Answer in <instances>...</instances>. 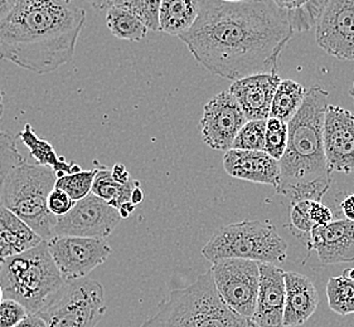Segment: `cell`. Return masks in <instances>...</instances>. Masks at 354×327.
<instances>
[{"instance_id": "1", "label": "cell", "mask_w": 354, "mask_h": 327, "mask_svg": "<svg viewBox=\"0 0 354 327\" xmlns=\"http://www.w3.org/2000/svg\"><path fill=\"white\" fill-rule=\"evenodd\" d=\"M294 33L272 0H199L197 21L179 38L202 67L234 82L277 73L280 54Z\"/></svg>"}, {"instance_id": "2", "label": "cell", "mask_w": 354, "mask_h": 327, "mask_svg": "<svg viewBox=\"0 0 354 327\" xmlns=\"http://www.w3.org/2000/svg\"><path fill=\"white\" fill-rule=\"evenodd\" d=\"M85 9L66 0H19L0 23V59L46 75L70 63Z\"/></svg>"}, {"instance_id": "3", "label": "cell", "mask_w": 354, "mask_h": 327, "mask_svg": "<svg viewBox=\"0 0 354 327\" xmlns=\"http://www.w3.org/2000/svg\"><path fill=\"white\" fill-rule=\"evenodd\" d=\"M329 93L313 86L289 126V140L280 163L277 192L292 204L301 200L322 201L332 185V171L324 150V119Z\"/></svg>"}, {"instance_id": "4", "label": "cell", "mask_w": 354, "mask_h": 327, "mask_svg": "<svg viewBox=\"0 0 354 327\" xmlns=\"http://www.w3.org/2000/svg\"><path fill=\"white\" fill-rule=\"evenodd\" d=\"M140 327H256L221 299L207 270L185 288H178L159 304L154 316Z\"/></svg>"}, {"instance_id": "5", "label": "cell", "mask_w": 354, "mask_h": 327, "mask_svg": "<svg viewBox=\"0 0 354 327\" xmlns=\"http://www.w3.org/2000/svg\"><path fill=\"white\" fill-rule=\"evenodd\" d=\"M0 285L4 299H15L35 315L50 306L67 282L50 256L48 243L43 241L0 262Z\"/></svg>"}, {"instance_id": "6", "label": "cell", "mask_w": 354, "mask_h": 327, "mask_svg": "<svg viewBox=\"0 0 354 327\" xmlns=\"http://www.w3.org/2000/svg\"><path fill=\"white\" fill-rule=\"evenodd\" d=\"M57 179L50 168L24 161L8 175L0 199L47 242L55 238L57 217L48 209V197Z\"/></svg>"}, {"instance_id": "7", "label": "cell", "mask_w": 354, "mask_h": 327, "mask_svg": "<svg viewBox=\"0 0 354 327\" xmlns=\"http://www.w3.org/2000/svg\"><path fill=\"white\" fill-rule=\"evenodd\" d=\"M202 256L211 264L231 258L281 264L288 257V243L268 221H241L216 229L202 248Z\"/></svg>"}, {"instance_id": "8", "label": "cell", "mask_w": 354, "mask_h": 327, "mask_svg": "<svg viewBox=\"0 0 354 327\" xmlns=\"http://www.w3.org/2000/svg\"><path fill=\"white\" fill-rule=\"evenodd\" d=\"M106 310L102 285L84 278L64 286L50 306L37 315L48 327H97Z\"/></svg>"}, {"instance_id": "9", "label": "cell", "mask_w": 354, "mask_h": 327, "mask_svg": "<svg viewBox=\"0 0 354 327\" xmlns=\"http://www.w3.org/2000/svg\"><path fill=\"white\" fill-rule=\"evenodd\" d=\"M209 270L222 301L234 313L252 321L260 285V264L231 258L212 264Z\"/></svg>"}, {"instance_id": "10", "label": "cell", "mask_w": 354, "mask_h": 327, "mask_svg": "<svg viewBox=\"0 0 354 327\" xmlns=\"http://www.w3.org/2000/svg\"><path fill=\"white\" fill-rule=\"evenodd\" d=\"M47 243L50 256L67 284L87 277L113 252L102 238L57 235Z\"/></svg>"}, {"instance_id": "11", "label": "cell", "mask_w": 354, "mask_h": 327, "mask_svg": "<svg viewBox=\"0 0 354 327\" xmlns=\"http://www.w3.org/2000/svg\"><path fill=\"white\" fill-rule=\"evenodd\" d=\"M122 221L118 209L93 192L78 200L70 213L57 218L55 237H85L106 239Z\"/></svg>"}, {"instance_id": "12", "label": "cell", "mask_w": 354, "mask_h": 327, "mask_svg": "<svg viewBox=\"0 0 354 327\" xmlns=\"http://www.w3.org/2000/svg\"><path fill=\"white\" fill-rule=\"evenodd\" d=\"M315 41L340 61H354V0H326L315 24Z\"/></svg>"}, {"instance_id": "13", "label": "cell", "mask_w": 354, "mask_h": 327, "mask_svg": "<svg viewBox=\"0 0 354 327\" xmlns=\"http://www.w3.org/2000/svg\"><path fill=\"white\" fill-rule=\"evenodd\" d=\"M246 122L239 102L230 91H223L205 105L201 119L202 139L211 149L228 151Z\"/></svg>"}, {"instance_id": "14", "label": "cell", "mask_w": 354, "mask_h": 327, "mask_svg": "<svg viewBox=\"0 0 354 327\" xmlns=\"http://www.w3.org/2000/svg\"><path fill=\"white\" fill-rule=\"evenodd\" d=\"M324 150L332 172H354V114L329 105L324 119Z\"/></svg>"}, {"instance_id": "15", "label": "cell", "mask_w": 354, "mask_h": 327, "mask_svg": "<svg viewBox=\"0 0 354 327\" xmlns=\"http://www.w3.org/2000/svg\"><path fill=\"white\" fill-rule=\"evenodd\" d=\"M286 272L277 264H260V285L252 322L256 327H283Z\"/></svg>"}, {"instance_id": "16", "label": "cell", "mask_w": 354, "mask_h": 327, "mask_svg": "<svg viewBox=\"0 0 354 327\" xmlns=\"http://www.w3.org/2000/svg\"><path fill=\"white\" fill-rule=\"evenodd\" d=\"M283 79L277 73H261L234 81L230 87L248 121L268 120L277 87Z\"/></svg>"}, {"instance_id": "17", "label": "cell", "mask_w": 354, "mask_h": 327, "mask_svg": "<svg viewBox=\"0 0 354 327\" xmlns=\"http://www.w3.org/2000/svg\"><path fill=\"white\" fill-rule=\"evenodd\" d=\"M312 250L324 266L354 262V221L337 219L314 228Z\"/></svg>"}, {"instance_id": "18", "label": "cell", "mask_w": 354, "mask_h": 327, "mask_svg": "<svg viewBox=\"0 0 354 327\" xmlns=\"http://www.w3.org/2000/svg\"><path fill=\"white\" fill-rule=\"evenodd\" d=\"M223 168L232 178L257 184L271 185L275 189L280 180V163L265 151L231 149L223 155Z\"/></svg>"}, {"instance_id": "19", "label": "cell", "mask_w": 354, "mask_h": 327, "mask_svg": "<svg viewBox=\"0 0 354 327\" xmlns=\"http://www.w3.org/2000/svg\"><path fill=\"white\" fill-rule=\"evenodd\" d=\"M286 299L283 310V327L301 326L319 306V293L310 278L299 272L285 275Z\"/></svg>"}, {"instance_id": "20", "label": "cell", "mask_w": 354, "mask_h": 327, "mask_svg": "<svg viewBox=\"0 0 354 327\" xmlns=\"http://www.w3.org/2000/svg\"><path fill=\"white\" fill-rule=\"evenodd\" d=\"M42 242L41 235L0 203V261L21 255Z\"/></svg>"}, {"instance_id": "21", "label": "cell", "mask_w": 354, "mask_h": 327, "mask_svg": "<svg viewBox=\"0 0 354 327\" xmlns=\"http://www.w3.org/2000/svg\"><path fill=\"white\" fill-rule=\"evenodd\" d=\"M199 0H163L159 12V29L169 36L180 37L197 21Z\"/></svg>"}, {"instance_id": "22", "label": "cell", "mask_w": 354, "mask_h": 327, "mask_svg": "<svg viewBox=\"0 0 354 327\" xmlns=\"http://www.w3.org/2000/svg\"><path fill=\"white\" fill-rule=\"evenodd\" d=\"M23 143L28 148L30 157L42 166H47L57 174V178H61L67 174H73L82 170L76 163H66L64 157L57 155L53 146L48 141L42 140L37 136L32 126L27 123L24 130L19 134Z\"/></svg>"}, {"instance_id": "23", "label": "cell", "mask_w": 354, "mask_h": 327, "mask_svg": "<svg viewBox=\"0 0 354 327\" xmlns=\"http://www.w3.org/2000/svg\"><path fill=\"white\" fill-rule=\"evenodd\" d=\"M138 186H140V183L134 179L125 184L116 181L113 179L111 169L101 166L93 183V192L119 210L121 206L131 201V194Z\"/></svg>"}, {"instance_id": "24", "label": "cell", "mask_w": 354, "mask_h": 327, "mask_svg": "<svg viewBox=\"0 0 354 327\" xmlns=\"http://www.w3.org/2000/svg\"><path fill=\"white\" fill-rule=\"evenodd\" d=\"M306 96L304 86L291 79H283L277 87L274 96L270 117L289 123L291 119L298 114Z\"/></svg>"}, {"instance_id": "25", "label": "cell", "mask_w": 354, "mask_h": 327, "mask_svg": "<svg viewBox=\"0 0 354 327\" xmlns=\"http://www.w3.org/2000/svg\"><path fill=\"white\" fill-rule=\"evenodd\" d=\"M107 27L113 36L124 41L139 42L147 37L148 27L125 8L111 6L107 9Z\"/></svg>"}, {"instance_id": "26", "label": "cell", "mask_w": 354, "mask_h": 327, "mask_svg": "<svg viewBox=\"0 0 354 327\" xmlns=\"http://www.w3.org/2000/svg\"><path fill=\"white\" fill-rule=\"evenodd\" d=\"M326 297L329 308L340 316L354 313V278L342 275L330 277L326 282Z\"/></svg>"}, {"instance_id": "27", "label": "cell", "mask_w": 354, "mask_h": 327, "mask_svg": "<svg viewBox=\"0 0 354 327\" xmlns=\"http://www.w3.org/2000/svg\"><path fill=\"white\" fill-rule=\"evenodd\" d=\"M99 170L100 168H96L93 170H81L64 175L57 179L56 188L67 192L73 201L82 200L93 192V183Z\"/></svg>"}, {"instance_id": "28", "label": "cell", "mask_w": 354, "mask_h": 327, "mask_svg": "<svg viewBox=\"0 0 354 327\" xmlns=\"http://www.w3.org/2000/svg\"><path fill=\"white\" fill-rule=\"evenodd\" d=\"M310 203L312 200H301L291 206L289 229L295 238L312 250V233L315 226L309 213Z\"/></svg>"}, {"instance_id": "29", "label": "cell", "mask_w": 354, "mask_h": 327, "mask_svg": "<svg viewBox=\"0 0 354 327\" xmlns=\"http://www.w3.org/2000/svg\"><path fill=\"white\" fill-rule=\"evenodd\" d=\"M268 120L248 121L236 136L232 149L245 151H263L266 141Z\"/></svg>"}, {"instance_id": "30", "label": "cell", "mask_w": 354, "mask_h": 327, "mask_svg": "<svg viewBox=\"0 0 354 327\" xmlns=\"http://www.w3.org/2000/svg\"><path fill=\"white\" fill-rule=\"evenodd\" d=\"M163 0H113V6L125 8L134 13L149 30L158 32L159 29V12Z\"/></svg>"}, {"instance_id": "31", "label": "cell", "mask_w": 354, "mask_h": 327, "mask_svg": "<svg viewBox=\"0 0 354 327\" xmlns=\"http://www.w3.org/2000/svg\"><path fill=\"white\" fill-rule=\"evenodd\" d=\"M24 161L26 160L18 150L15 136L3 132L0 136V199L8 175Z\"/></svg>"}, {"instance_id": "32", "label": "cell", "mask_w": 354, "mask_h": 327, "mask_svg": "<svg viewBox=\"0 0 354 327\" xmlns=\"http://www.w3.org/2000/svg\"><path fill=\"white\" fill-rule=\"evenodd\" d=\"M289 140V126L286 122L277 120L274 117L268 119L266 126V141L263 151L269 154L270 157L281 160L283 152L288 146Z\"/></svg>"}, {"instance_id": "33", "label": "cell", "mask_w": 354, "mask_h": 327, "mask_svg": "<svg viewBox=\"0 0 354 327\" xmlns=\"http://www.w3.org/2000/svg\"><path fill=\"white\" fill-rule=\"evenodd\" d=\"M29 313L26 307L15 299H3L0 304V327H15Z\"/></svg>"}, {"instance_id": "34", "label": "cell", "mask_w": 354, "mask_h": 327, "mask_svg": "<svg viewBox=\"0 0 354 327\" xmlns=\"http://www.w3.org/2000/svg\"><path fill=\"white\" fill-rule=\"evenodd\" d=\"M76 201H73L67 192H64L58 188H55L48 197V209L57 218L70 213Z\"/></svg>"}, {"instance_id": "35", "label": "cell", "mask_w": 354, "mask_h": 327, "mask_svg": "<svg viewBox=\"0 0 354 327\" xmlns=\"http://www.w3.org/2000/svg\"><path fill=\"white\" fill-rule=\"evenodd\" d=\"M309 213L315 227H324L334 221L333 212L330 210L329 206H324L322 201L312 200Z\"/></svg>"}, {"instance_id": "36", "label": "cell", "mask_w": 354, "mask_h": 327, "mask_svg": "<svg viewBox=\"0 0 354 327\" xmlns=\"http://www.w3.org/2000/svg\"><path fill=\"white\" fill-rule=\"evenodd\" d=\"M111 172H113V179L116 181H119V183H122V184L128 183V181L133 179L130 177V174H129V171L127 170L124 164H115L113 169H111Z\"/></svg>"}, {"instance_id": "37", "label": "cell", "mask_w": 354, "mask_h": 327, "mask_svg": "<svg viewBox=\"0 0 354 327\" xmlns=\"http://www.w3.org/2000/svg\"><path fill=\"white\" fill-rule=\"evenodd\" d=\"M340 209L342 213L344 214L346 219L354 221V192L351 195H347L343 201L340 203Z\"/></svg>"}, {"instance_id": "38", "label": "cell", "mask_w": 354, "mask_h": 327, "mask_svg": "<svg viewBox=\"0 0 354 327\" xmlns=\"http://www.w3.org/2000/svg\"><path fill=\"white\" fill-rule=\"evenodd\" d=\"M15 327H48V325H47V322L43 320L39 315H37V313H35V315L29 313L28 316H27L24 320L21 321V322Z\"/></svg>"}, {"instance_id": "39", "label": "cell", "mask_w": 354, "mask_h": 327, "mask_svg": "<svg viewBox=\"0 0 354 327\" xmlns=\"http://www.w3.org/2000/svg\"><path fill=\"white\" fill-rule=\"evenodd\" d=\"M19 0H0V23L10 14Z\"/></svg>"}, {"instance_id": "40", "label": "cell", "mask_w": 354, "mask_h": 327, "mask_svg": "<svg viewBox=\"0 0 354 327\" xmlns=\"http://www.w3.org/2000/svg\"><path fill=\"white\" fill-rule=\"evenodd\" d=\"M97 12H104L113 6V0H87Z\"/></svg>"}, {"instance_id": "41", "label": "cell", "mask_w": 354, "mask_h": 327, "mask_svg": "<svg viewBox=\"0 0 354 327\" xmlns=\"http://www.w3.org/2000/svg\"><path fill=\"white\" fill-rule=\"evenodd\" d=\"M135 208H136V206H134L131 201H129V203H125L124 206H121L120 209H119L121 218H122V219L129 218L131 214L134 213Z\"/></svg>"}, {"instance_id": "42", "label": "cell", "mask_w": 354, "mask_h": 327, "mask_svg": "<svg viewBox=\"0 0 354 327\" xmlns=\"http://www.w3.org/2000/svg\"><path fill=\"white\" fill-rule=\"evenodd\" d=\"M142 200H144V192H142V188L138 186V188H135L134 192L131 194V203L134 206H138L142 203Z\"/></svg>"}, {"instance_id": "43", "label": "cell", "mask_w": 354, "mask_h": 327, "mask_svg": "<svg viewBox=\"0 0 354 327\" xmlns=\"http://www.w3.org/2000/svg\"><path fill=\"white\" fill-rule=\"evenodd\" d=\"M3 97H4V92L0 91V122H1L3 115H4V102H3Z\"/></svg>"}, {"instance_id": "44", "label": "cell", "mask_w": 354, "mask_h": 327, "mask_svg": "<svg viewBox=\"0 0 354 327\" xmlns=\"http://www.w3.org/2000/svg\"><path fill=\"white\" fill-rule=\"evenodd\" d=\"M343 275H346L347 277L354 278V270H344Z\"/></svg>"}, {"instance_id": "45", "label": "cell", "mask_w": 354, "mask_h": 327, "mask_svg": "<svg viewBox=\"0 0 354 327\" xmlns=\"http://www.w3.org/2000/svg\"><path fill=\"white\" fill-rule=\"evenodd\" d=\"M222 1H227V3H243V1H254V0H222Z\"/></svg>"}, {"instance_id": "46", "label": "cell", "mask_w": 354, "mask_h": 327, "mask_svg": "<svg viewBox=\"0 0 354 327\" xmlns=\"http://www.w3.org/2000/svg\"><path fill=\"white\" fill-rule=\"evenodd\" d=\"M3 299H4V296H3V288H1V285H0V304L3 302Z\"/></svg>"}, {"instance_id": "47", "label": "cell", "mask_w": 354, "mask_h": 327, "mask_svg": "<svg viewBox=\"0 0 354 327\" xmlns=\"http://www.w3.org/2000/svg\"><path fill=\"white\" fill-rule=\"evenodd\" d=\"M349 95L352 96L354 99V81H353V85H352V87H351V90H349Z\"/></svg>"}, {"instance_id": "48", "label": "cell", "mask_w": 354, "mask_h": 327, "mask_svg": "<svg viewBox=\"0 0 354 327\" xmlns=\"http://www.w3.org/2000/svg\"><path fill=\"white\" fill-rule=\"evenodd\" d=\"M3 135V132H1V131H0V136Z\"/></svg>"}, {"instance_id": "49", "label": "cell", "mask_w": 354, "mask_h": 327, "mask_svg": "<svg viewBox=\"0 0 354 327\" xmlns=\"http://www.w3.org/2000/svg\"><path fill=\"white\" fill-rule=\"evenodd\" d=\"M66 1H70V0H66Z\"/></svg>"}, {"instance_id": "50", "label": "cell", "mask_w": 354, "mask_h": 327, "mask_svg": "<svg viewBox=\"0 0 354 327\" xmlns=\"http://www.w3.org/2000/svg\"><path fill=\"white\" fill-rule=\"evenodd\" d=\"M0 262H1V261H0Z\"/></svg>"}]
</instances>
